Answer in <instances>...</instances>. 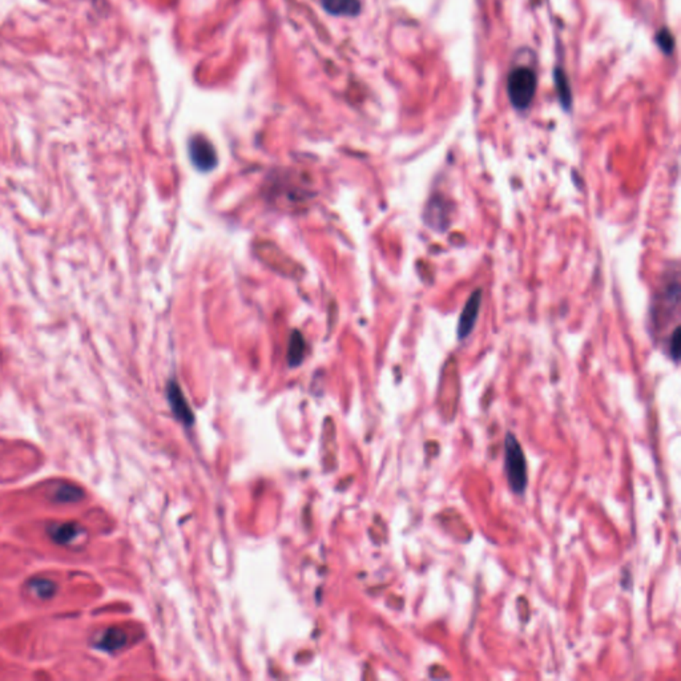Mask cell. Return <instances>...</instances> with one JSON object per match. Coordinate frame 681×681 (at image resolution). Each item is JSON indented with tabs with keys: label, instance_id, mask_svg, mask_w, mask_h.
Masks as SVG:
<instances>
[{
	"label": "cell",
	"instance_id": "obj_1",
	"mask_svg": "<svg viewBox=\"0 0 681 681\" xmlns=\"http://www.w3.org/2000/svg\"><path fill=\"white\" fill-rule=\"evenodd\" d=\"M538 79L530 67H515L507 78V95L510 103L518 111L527 110L537 92Z\"/></svg>",
	"mask_w": 681,
	"mask_h": 681
},
{
	"label": "cell",
	"instance_id": "obj_2",
	"mask_svg": "<svg viewBox=\"0 0 681 681\" xmlns=\"http://www.w3.org/2000/svg\"><path fill=\"white\" fill-rule=\"evenodd\" d=\"M505 451H506L505 467H506L510 489L515 494H523L528 483L527 462L523 453L522 446L512 432H507L505 441Z\"/></svg>",
	"mask_w": 681,
	"mask_h": 681
},
{
	"label": "cell",
	"instance_id": "obj_3",
	"mask_svg": "<svg viewBox=\"0 0 681 681\" xmlns=\"http://www.w3.org/2000/svg\"><path fill=\"white\" fill-rule=\"evenodd\" d=\"M190 158L193 165L201 172H209L217 165V155L215 146L201 135L190 139Z\"/></svg>",
	"mask_w": 681,
	"mask_h": 681
},
{
	"label": "cell",
	"instance_id": "obj_4",
	"mask_svg": "<svg viewBox=\"0 0 681 681\" xmlns=\"http://www.w3.org/2000/svg\"><path fill=\"white\" fill-rule=\"evenodd\" d=\"M679 303H680V281H679V274L676 273L675 277L671 276V281H668L664 289L662 290L657 308L653 316L657 319V322H662L663 319L678 313Z\"/></svg>",
	"mask_w": 681,
	"mask_h": 681
},
{
	"label": "cell",
	"instance_id": "obj_5",
	"mask_svg": "<svg viewBox=\"0 0 681 681\" xmlns=\"http://www.w3.org/2000/svg\"><path fill=\"white\" fill-rule=\"evenodd\" d=\"M482 289H476V292L470 296V299L466 302L464 309L460 314V322H458V338L464 339L467 338L473 329L476 328V319L479 316V310L482 306Z\"/></svg>",
	"mask_w": 681,
	"mask_h": 681
},
{
	"label": "cell",
	"instance_id": "obj_6",
	"mask_svg": "<svg viewBox=\"0 0 681 681\" xmlns=\"http://www.w3.org/2000/svg\"><path fill=\"white\" fill-rule=\"evenodd\" d=\"M167 396H168V402L171 405V409H172L174 415L177 417V419H180L185 425H192L194 422L193 412L190 410V405H188V402H187V399L183 394L177 382L172 380L168 383Z\"/></svg>",
	"mask_w": 681,
	"mask_h": 681
},
{
	"label": "cell",
	"instance_id": "obj_7",
	"mask_svg": "<svg viewBox=\"0 0 681 681\" xmlns=\"http://www.w3.org/2000/svg\"><path fill=\"white\" fill-rule=\"evenodd\" d=\"M426 222L430 226L437 228L442 230L447 225L448 219V209H447V201L441 197H432L426 208Z\"/></svg>",
	"mask_w": 681,
	"mask_h": 681
},
{
	"label": "cell",
	"instance_id": "obj_8",
	"mask_svg": "<svg viewBox=\"0 0 681 681\" xmlns=\"http://www.w3.org/2000/svg\"><path fill=\"white\" fill-rule=\"evenodd\" d=\"M323 8L337 16H355L360 10L361 4L358 0H322Z\"/></svg>",
	"mask_w": 681,
	"mask_h": 681
},
{
	"label": "cell",
	"instance_id": "obj_9",
	"mask_svg": "<svg viewBox=\"0 0 681 681\" xmlns=\"http://www.w3.org/2000/svg\"><path fill=\"white\" fill-rule=\"evenodd\" d=\"M52 540H55L59 544H68L74 539L78 538L80 534H83V530L80 528L76 523H63V524H55L48 530Z\"/></svg>",
	"mask_w": 681,
	"mask_h": 681
},
{
	"label": "cell",
	"instance_id": "obj_10",
	"mask_svg": "<svg viewBox=\"0 0 681 681\" xmlns=\"http://www.w3.org/2000/svg\"><path fill=\"white\" fill-rule=\"evenodd\" d=\"M126 643H127L126 632L121 630H117V628H111V630L106 631L104 634L100 637L96 647L99 650H106V652H113V650H120L121 647H124Z\"/></svg>",
	"mask_w": 681,
	"mask_h": 681
},
{
	"label": "cell",
	"instance_id": "obj_11",
	"mask_svg": "<svg viewBox=\"0 0 681 681\" xmlns=\"http://www.w3.org/2000/svg\"><path fill=\"white\" fill-rule=\"evenodd\" d=\"M305 355V339L300 332H293L289 339L287 348V361L290 366H299L303 361Z\"/></svg>",
	"mask_w": 681,
	"mask_h": 681
},
{
	"label": "cell",
	"instance_id": "obj_12",
	"mask_svg": "<svg viewBox=\"0 0 681 681\" xmlns=\"http://www.w3.org/2000/svg\"><path fill=\"white\" fill-rule=\"evenodd\" d=\"M555 84H556L557 95H559V99L562 101L563 108L570 110L571 104H572L570 84L567 81L566 74L560 68H556L555 69Z\"/></svg>",
	"mask_w": 681,
	"mask_h": 681
},
{
	"label": "cell",
	"instance_id": "obj_13",
	"mask_svg": "<svg viewBox=\"0 0 681 681\" xmlns=\"http://www.w3.org/2000/svg\"><path fill=\"white\" fill-rule=\"evenodd\" d=\"M83 496H84V494L78 487L71 486V485H62L60 487L55 489L52 498L55 502L72 503V502H79Z\"/></svg>",
	"mask_w": 681,
	"mask_h": 681
},
{
	"label": "cell",
	"instance_id": "obj_14",
	"mask_svg": "<svg viewBox=\"0 0 681 681\" xmlns=\"http://www.w3.org/2000/svg\"><path fill=\"white\" fill-rule=\"evenodd\" d=\"M31 589L42 599H49L55 595L56 586L47 579H35L31 582Z\"/></svg>",
	"mask_w": 681,
	"mask_h": 681
},
{
	"label": "cell",
	"instance_id": "obj_15",
	"mask_svg": "<svg viewBox=\"0 0 681 681\" xmlns=\"http://www.w3.org/2000/svg\"><path fill=\"white\" fill-rule=\"evenodd\" d=\"M669 357L673 361H679L680 357V326H676L666 342Z\"/></svg>",
	"mask_w": 681,
	"mask_h": 681
},
{
	"label": "cell",
	"instance_id": "obj_16",
	"mask_svg": "<svg viewBox=\"0 0 681 681\" xmlns=\"http://www.w3.org/2000/svg\"><path fill=\"white\" fill-rule=\"evenodd\" d=\"M656 43H657L659 48L666 55H672L673 47H675V39H673L672 33L668 31L666 28L657 32V35H656Z\"/></svg>",
	"mask_w": 681,
	"mask_h": 681
}]
</instances>
